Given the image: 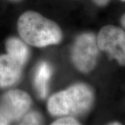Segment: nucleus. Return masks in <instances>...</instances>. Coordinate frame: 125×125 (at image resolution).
Here are the masks:
<instances>
[{
  "label": "nucleus",
  "instance_id": "12",
  "mask_svg": "<svg viewBox=\"0 0 125 125\" xmlns=\"http://www.w3.org/2000/svg\"><path fill=\"white\" fill-rule=\"evenodd\" d=\"M120 22H121V24L122 25V27H124L125 29V13L121 17L120 19Z\"/></svg>",
  "mask_w": 125,
  "mask_h": 125
},
{
  "label": "nucleus",
  "instance_id": "7",
  "mask_svg": "<svg viewBox=\"0 0 125 125\" xmlns=\"http://www.w3.org/2000/svg\"><path fill=\"white\" fill-rule=\"evenodd\" d=\"M52 74V68L49 63L42 61L36 68L34 75V86L38 95L45 99L48 94L49 81Z\"/></svg>",
  "mask_w": 125,
  "mask_h": 125
},
{
  "label": "nucleus",
  "instance_id": "10",
  "mask_svg": "<svg viewBox=\"0 0 125 125\" xmlns=\"http://www.w3.org/2000/svg\"><path fill=\"white\" fill-rule=\"evenodd\" d=\"M53 125H78L79 122L72 116H62L52 123Z\"/></svg>",
  "mask_w": 125,
  "mask_h": 125
},
{
  "label": "nucleus",
  "instance_id": "3",
  "mask_svg": "<svg viewBox=\"0 0 125 125\" xmlns=\"http://www.w3.org/2000/svg\"><path fill=\"white\" fill-rule=\"evenodd\" d=\"M99 49L93 33H83L76 38L72 48L71 58L76 69L83 73L93 71L97 63Z\"/></svg>",
  "mask_w": 125,
  "mask_h": 125
},
{
  "label": "nucleus",
  "instance_id": "13",
  "mask_svg": "<svg viewBox=\"0 0 125 125\" xmlns=\"http://www.w3.org/2000/svg\"><path fill=\"white\" fill-rule=\"evenodd\" d=\"M109 125H122L120 122H114L113 123H109Z\"/></svg>",
  "mask_w": 125,
  "mask_h": 125
},
{
  "label": "nucleus",
  "instance_id": "9",
  "mask_svg": "<svg viewBox=\"0 0 125 125\" xmlns=\"http://www.w3.org/2000/svg\"><path fill=\"white\" fill-rule=\"evenodd\" d=\"M42 124V117L38 113L32 111L28 113L22 118L21 125H41Z\"/></svg>",
  "mask_w": 125,
  "mask_h": 125
},
{
  "label": "nucleus",
  "instance_id": "14",
  "mask_svg": "<svg viewBox=\"0 0 125 125\" xmlns=\"http://www.w3.org/2000/svg\"><path fill=\"white\" fill-rule=\"evenodd\" d=\"M121 1H125V0H121Z\"/></svg>",
  "mask_w": 125,
  "mask_h": 125
},
{
  "label": "nucleus",
  "instance_id": "6",
  "mask_svg": "<svg viewBox=\"0 0 125 125\" xmlns=\"http://www.w3.org/2000/svg\"><path fill=\"white\" fill-rule=\"evenodd\" d=\"M24 65L8 54L0 55V87L7 88L20 79Z\"/></svg>",
  "mask_w": 125,
  "mask_h": 125
},
{
  "label": "nucleus",
  "instance_id": "4",
  "mask_svg": "<svg viewBox=\"0 0 125 125\" xmlns=\"http://www.w3.org/2000/svg\"><path fill=\"white\" fill-rule=\"evenodd\" d=\"M29 94L20 90H11L0 97V125H9L22 119L31 105Z\"/></svg>",
  "mask_w": 125,
  "mask_h": 125
},
{
  "label": "nucleus",
  "instance_id": "11",
  "mask_svg": "<svg viewBox=\"0 0 125 125\" xmlns=\"http://www.w3.org/2000/svg\"><path fill=\"white\" fill-rule=\"evenodd\" d=\"M94 4H97L99 6H104L105 5H106L108 3V1L110 0H93Z\"/></svg>",
  "mask_w": 125,
  "mask_h": 125
},
{
  "label": "nucleus",
  "instance_id": "5",
  "mask_svg": "<svg viewBox=\"0 0 125 125\" xmlns=\"http://www.w3.org/2000/svg\"><path fill=\"white\" fill-rule=\"evenodd\" d=\"M99 50L107 54L110 59H115L125 66V31L113 25L102 27L97 37Z\"/></svg>",
  "mask_w": 125,
  "mask_h": 125
},
{
  "label": "nucleus",
  "instance_id": "8",
  "mask_svg": "<svg viewBox=\"0 0 125 125\" xmlns=\"http://www.w3.org/2000/svg\"><path fill=\"white\" fill-rule=\"evenodd\" d=\"M6 49L7 54L24 65L29 56V49L22 40L15 37L9 38L6 42Z\"/></svg>",
  "mask_w": 125,
  "mask_h": 125
},
{
  "label": "nucleus",
  "instance_id": "1",
  "mask_svg": "<svg viewBox=\"0 0 125 125\" xmlns=\"http://www.w3.org/2000/svg\"><path fill=\"white\" fill-rule=\"evenodd\" d=\"M18 30L25 42L37 47L56 45L62 38L56 23L34 11H27L19 18Z\"/></svg>",
  "mask_w": 125,
  "mask_h": 125
},
{
  "label": "nucleus",
  "instance_id": "2",
  "mask_svg": "<svg viewBox=\"0 0 125 125\" xmlns=\"http://www.w3.org/2000/svg\"><path fill=\"white\" fill-rule=\"evenodd\" d=\"M93 90L87 84L77 83L51 96L47 109L53 116L79 115L89 111L93 106Z\"/></svg>",
  "mask_w": 125,
  "mask_h": 125
}]
</instances>
